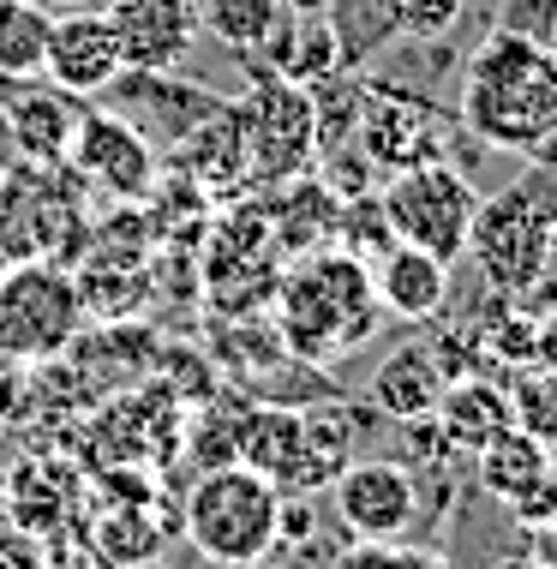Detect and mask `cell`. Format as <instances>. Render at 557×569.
Returning <instances> with one entry per match:
<instances>
[{"mask_svg": "<svg viewBox=\"0 0 557 569\" xmlns=\"http://www.w3.org/2000/svg\"><path fill=\"white\" fill-rule=\"evenodd\" d=\"M461 132L509 157H539L557 132V49L528 30L491 24L461 67Z\"/></svg>", "mask_w": 557, "mask_h": 569, "instance_id": "6da1fadb", "label": "cell"}, {"mask_svg": "<svg viewBox=\"0 0 557 569\" xmlns=\"http://www.w3.org/2000/svg\"><path fill=\"white\" fill-rule=\"evenodd\" d=\"M276 330L300 366H336L342 353L371 342L378 330V288H371L366 258L342 246H318L300 252L294 270L276 276Z\"/></svg>", "mask_w": 557, "mask_h": 569, "instance_id": "7a4b0ae2", "label": "cell"}, {"mask_svg": "<svg viewBox=\"0 0 557 569\" xmlns=\"http://www.w3.org/2000/svg\"><path fill=\"white\" fill-rule=\"evenodd\" d=\"M551 234H557V168L534 162L521 180H509L504 192L479 198V217L468 234L474 264L486 270V282L504 300L534 295L539 276L551 264Z\"/></svg>", "mask_w": 557, "mask_h": 569, "instance_id": "3957f363", "label": "cell"}, {"mask_svg": "<svg viewBox=\"0 0 557 569\" xmlns=\"http://www.w3.org/2000/svg\"><path fill=\"white\" fill-rule=\"evenodd\" d=\"M84 240V180L67 162L12 157L0 174V264H30V258L60 264V258H79Z\"/></svg>", "mask_w": 557, "mask_h": 569, "instance_id": "277c9868", "label": "cell"}, {"mask_svg": "<svg viewBox=\"0 0 557 569\" xmlns=\"http://www.w3.org/2000/svg\"><path fill=\"white\" fill-rule=\"evenodd\" d=\"M276 516H282V491H276L265 473L240 468H205L198 486L186 491V540L198 546V558L246 569L265 563V551H276Z\"/></svg>", "mask_w": 557, "mask_h": 569, "instance_id": "5b68a950", "label": "cell"}, {"mask_svg": "<svg viewBox=\"0 0 557 569\" xmlns=\"http://www.w3.org/2000/svg\"><path fill=\"white\" fill-rule=\"evenodd\" d=\"M384 204V222H390L396 240L420 246V252L456 264L468 252V234H474V217H479V187L461 174V162L438 157V162H414V168H396L378 192Z\"/></svg>", "mask_w": 557, "mask_h": 569, "instance_id": "8992f818", "label": "cell"}, {"mask_svg": "<svg viewBox=\"0 0 557 569\" xmlns=\"http://www.w3.org/2000/svg\"><path fill=\"white\" fill-rule=\"evenodd\" d=\"M84 306L72 282L49 258L0 270V360H54L79 342Z\"/></svg>", "mask_w": 557, "mask_h": 569, "instance_id": "52a82bcc", "label": "cell"}, {"mask_svg": "<svg viewBox=\"0 0 557 569\" xmlns=\"http://www.w3.org/2000/svg\"><path fill=\"white\" fill-rule=\"evenodd\" d=\"M216 90L186 79L180 67H120L108 90L97 97V109L120 114L138 138H150L157 150H175L186 132L198 127L205 114H216Z\"/></svg>", "mask_w": 557, "mask_h": 569, "instance_id": "ba28073f", "label": "cell"}, {"mask_svg": "<svg viewBox=\"0 0 557 569\" xmlns=\"http://www.w3.org/2000/svg\"><path fill=\"white\" fill-rule=\"evenodd\" d=\"M258 90L246 97L252 114V168L258 187H282L294 174L318 168V114H312V90L288 84L276 72H252Z\"/></svg>", "mask_w": 557, "mask_h": 569, "instance_id": "9c48e42d", "label": "cell"}, {"mask_svg": "<svg viewBox=\"0 0 557 569\" xmlns=\"http://www.w3.org/2000/svg\"><path fill=\"white\" fill-rule=\"evenodd\" d=\"M456 127H461V120H456ZM456 127L431 109L426 97H408V90H390V84H371L354 144L366 150L371 168L396 174V168H414V162L456 157Z\"/></svg>", "mask_w": 557, "mask_h": 569, "instance_id": "30bf717a", "label": "cell"}, {"mask_svg": "<svg viewBox=\"0 0 557 569\" xmlns=\"http://www.w3.org/2000/svg\"><path fill=\"white\" fill-rule=\"evenodd\" d=\"M276 234H270V210L235 204L210 222V246H205V282L216 306H258L276 295Z\"/></svg>", "mask_w": 557, "mask_h": 569, "instance_id": "8fae6325", "label": "cell"}, {"mask_svg": "<svg viewBox=\"0 0 557 569\" xmlns=\"http://www.w3.org/2000/svg\"><path fill=\"white\" fill-rule=\"evenodd\" d=\"M67 168L84 187L108 192L115 204H138V198H150L162 180V150L150 144V138H138L120 114H108L90 102L84 120H79V138H72Z\"/></svg>", "mask_w": 557, "mask_h": 569, "instance_id": "7c38bea8", "label": "cell"}, {"mask_svg": "<svg viewBox=\"0 0 557 569\" xmlns=\"http://www.w3.org/2000/svg\"><path fill=\"white\" fill-rule=\"evenodd\" d=\"M168 157L180 162V174L192 180L205 198H240L246 187H258L252 114H246V97H222V102H216V114L198 120V127L168 150Z\"/></svg>", "mask_w": 557, "mask_h": 569, "instance_id": "4fadbf2b", "label": "cell"}, {"mask_svg": "<svg viewBox=\"0 0 557 569\" xmlns=\"http://www.w3.org/2000/svg\"><path fill=\"white\" fill-rule=\"evenodd\" d=\"M336 516L354 540H401L420 516V473L401 461H348L336 473Z\"/></svg>", "mask_w": 557, "mask_h": 569, "instance_id": "5bb4252c", "label": "cell"}, {"mask_svg": "<svg viewBox=\"0 0 557 569\" xmlns=\"http://www.w3.org/2000/svg\"><path fill=\"white\" fill-rule=\"evenodd\" d=\"M90 102L49 79H0V132L24 162H67Z\"/></svg>", "mask_w": 557, "mask_h": 569, "instance_id": "9a60e30c", "label": "cell"}, {"mask_svg": "<svg viewBox=\"0 0 557 569\" xmlns=\"http://www.w3.org/2000/svg\"><path fill=\"white\" fill-rule=\"evenodd\" d=\"M127 67L120 60V37H115V19L102 7H67L54 12V30H49V60H42V79L72 90V97L97 102L108 79Z\"/></svg>", "mask_w": 557, "mask_h": 569, "instance_id": "2e32d148", "label": "cell"}, {"mask_svg": "<svg viewBox=\"0 0 557 569\" xmlns=\"http://www.w3.org/2000/svg\"><path fill=\"white\" fill-rule=\"evenodd\" d=\"M108 19L120 37L127 67H180L192 54L198 30V0H108Z\"/></svg>", "mask_w": 557, "mask_h": 569, "instance_id": "e0dca14e", "label": "cell"}, {"mask_svg": "<svg viewBox=\"0 0 557 569\" xmlns=\"http://www.w3.org/2000/svg\"><path fill=\"white\" fill-rule=\"evenodd\" d=\"M371 288H378V306L390 318H401V325H431L450 306V264L420 252V246H408V240H396L390 252L371 258Z\"/></svg>", "mask_w": 557, "mask_h": 569, "instance_id": "ac0fdd59", "label": "cell"}, {"mask_svg": "<svg viewBox=\"0 0 557 569\" xmlns=\"http://www.w3.org/2000/svg\"><path fill=\"white\" fill-rule=\"evenodd\" d=\"M258 60H265V72H276V79L288 84H324L330 72H342V37H336L330 12H282V24L265 37V49H258Z\"/></svg>", "mask_w": 557, "mask_h": 569, "instance_id": "d6986e66", "label": "cell"}, {"mask_svg": "<svg viewBox=\"0 0 557 569\" xmlns=\"http://www.w3.org/2000/svg\"><path fill=\"white\" fill-rule=\"evenodd\" d=\"M444 366L438 353H431L426 342H408V348H390L384 353V366L371 372V408L384 413V420H431L438 413V396H444Z\"/></svg>", "mask_w": 557, "mask_h": 569, "instance_id": "ffe728a7", "label": "cell"}, {"mask_svg": "<svg viewBox=\"0 0 557 569\" xmlns=\"http://www.w3.org/2000/svg\"><path fill=\"white\" fill-rule=\"evenodd\" d=\"M431 420H438V432H444V443H450L456 456H479L509 426V390L498 378H486V372L450 378Z\"/></svg>", "mask_w": 557, "mask_h": 569, "instance_id": "44dd1931", "label": "cell"}, {"mask_svg": "<svg viewBox=\"0 0 557 569\" xmlns=\"http://www.w3.org/2000/svg\"><path fill=\"white\" fill-rule=\"evenodd\" d=\"M270 234L288 258L336 246V217H342V198L324 187V174H294L282 187H270Z\"/></svg>", "mask_w": 557, "mask_h": 569, "instance_id": "7402d4cb", "label": "cell"}, {"mask_svg": "<svg viewBox=\"0 0 557 569\" xmlns=\"http://www.w3.org/2000/svg\"><path fill=\"white\" fill-rule=\"evenodd\" d=\"M474 473L491 498L516 510V503H528L534 491L551 480V443H539L534 432H521V426H504V432L474 456Z\"/></svg>", "mask_w": 557, "mask_h": 569, "instance_id": "603a6c76", "label": "cell"}, {"mask_svg": "<svg viewBox=\"0 0 557 569\" xmlns=\"http://www.w3.org/2000/svg\"><path fill=\"white\" fill-rule=\"evenodd\" d=\"M282 0H198V30L235 54H258L265 37L282 24Z\"/></svg>", "mask_w": 557, "mask_h": 569, "instance_id": "cb8c5ba5", "label": "cell"}, {"mask_svg": "<svg viewBox=\"0 0 557 569\" xmlns=\"http://www.w3.org/2000/svg\"><path fill=\"white\" fill-rule=\"evenodd\" d=\"M330 24H336V37H342V67H354V72L401 37L396 0H336Z\"/></svg>", "mask_w": 557, "mask_h": 569, "instance_id": "d4e9b609", "label": "cell"}, {"mask_svg": "<svg viewBox=\"0 0 557 569\" xmlns=\"http://www.w3.org/2000/svg\"><path fill=\"white\" fill-rule=\"evenodd\" d=\"M90 551H97L102 569H145V563H157V551H162V528L138 510V503H120V510H108L97 521Z\"/></svg>", "mask_w": 557, "mask_h": 569, "instance_id": "484cf974", "label": "cell"}, {"mask_svg": "<svg viewBox=\"0 0 557 569\" xmlns=\"http://www.w3.org/2000/svg\"><path fill=\"white\" fill-rule=\"evenodd\" d=\"M49 30L54 12L37 7V0H19L12 12H0V79H42Z\"/></svg>", "mask_w": 557, "mask_h": 569, "instance_id": "4316f807", "label": "cell"}, {"mask_svg": "<svg viewBox=\"0 0 557 569\" xmlns=\"http://www.w3.org/2000/svg\"><path fill=\"white\" fill-rule=\"evenodd\" d=\"M504 390H509V426L534 432L539 443H557V378L539 372V366H521V378L504 383Z\"/></svg>", "mask_w": 557, "mask_h": 569, "instance_id": "83f0119b", "label": "cell"}, {"mask_svg": "<svg viewBox=\"0 0 557 569\" xmlns=\"http://www.w3.org/2000/svg\"><path fill=\"white\" fill-rule=\"evenodd\" d=\"M336 569H450L438 551H420V546H396V540H354Z\"/></svg>", "mask_w": 557, "mask_h": 569, "instance_id": "f1b7e54d", "label": "cell"}, {"mask_svg": "<svg viewBox=\"0 0 557 569\" xmlns=\"http://www.w3.org/2000/svg\"><path fill=\"white\" fill-rule=\"evenodd\" d=\"M401 37L414 42H444L461 24V0H396Z\"/></svg>", "mask_w": 557, "mask_h": 569, "instance_id": "f546056e", "label": "cell"}, {"mask_svg": "<svg viewBox=\"0 0 557 569\" xmlns=\"http://www.w3.org/2000/svg\"><path fill=\"white\" fill-rule=\"evenodd\" d=\"M504 30H528V37H557V0H504L498 7Z\"/></svg>", "mask_w": 557, "mask_h": 569, "instance_id": "4dcf8cb0", "label": "cell"}, {"mask_svg": "<svg viewBox=\"0 0 557 569\" xmlns=\"http://www.w3.org/2000/svg\"><path fill=\"white\" fill-rule=\"evenodd\" d=\"M0 569H42V546L24 528H0Z\"/></svg>", "mask_w": 557, "mask_h": 569, "instance_id": "1f68e13d", "label": "cell"}, {"mask_svg": "<svg viewBox=\"0 0 557 569\" xmlns=\"http://www.w3.org/2000/svg\"><path fill=\"white\" fill-rule=\"evenodd\" d=\"M42 569H102L97 563V551H90V546H79V540H54V551H42Z\"/></svg>", "mask_w": 557, "mask_h": 569, "instance_id": "d6a6232c", "label": "cell"}, {"mask_svg": "<svg viewBox=\"0 0 557 569\" xmlns=\"http://www.w3.org/2000/svg\"><path fill=\"white\" fill-rule=\"evenodd\" d=\"M534 366L557 378V312L551 318H534Z\"/></svg>", "mask_w": 557, "mask_h": 569, "instance_id": "836d02e7", "label": "cell"}, {"mask_svg": "<svg viewBox=\"0 0 557 569\" xmlns=\"http://www.w3.org/2000/svg\"><path fill=\"white\" fill-rule=\"evenodd\" d=\"M282 7H294V12H330L336 0H282Z\"/></svg>", "mask_w": 557, "mask_h": 569, "instance_id": "e575fe53", "label": "cell"}, {"mask_svg": "<svg viewBox=\"0 0 557 569\" xmlns=\"http://www.w3.org/2000/svg\"><path fill=\"white\" fill-rule=\"evenodd\" d=\"M504 569H539V563H528V558H509Z\"/></svg>", "mask_w": 557, "mask_h": 569, "instance_id": "d590c367", "label": "cell"}, {"mask_svg": "<svg viewBox=\"0 0 557 569\" xmlns=\"http://www.w3.org/2000/svg\"><path fill=\"white\" fill-rule=\"evenodd\" d=\"M12 7H19V0H0V12H12Z\"/></svg>", "mask_w": 557, "mask_h": 569, "instance_id": "8d00e7d4", "label": "cell"}, {"mask_svg": "<svg viewBox=\"0 0 557 569\" xmlns=\"http://www.w3.org/2000/svg\"><path fill=\"white\" fill-rule=\"evenodd\" d=\"M551 473H557V443H551Z\"/></svg>", "mask_w": 557, "mask_h": 569, "instance_id": "74e56055", "label": "cell"}]
</instances>
